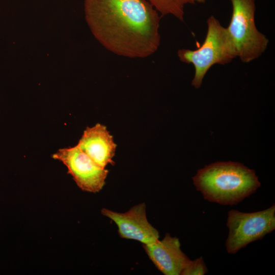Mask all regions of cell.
Instances as JSON below:
<instances>
[{"mask_svg":"<svg viewBox=\"0 0 275 275\" xmlns=\"http://www.w3.org/2000/svg\"><path fill=\"white\" fill-rule=\"evenodd\" d=\"M84 10L92 34L109 51L145 58L158 50L162 16L147 0H85Z\"/></svg>","mask_w":275,"mask_h":275,"instance_id":"obj_1","label":"cell"},{"mask_svg":"<svg viewBox=\"0 0 275 275\" xmlns=\"http://www.w3.org/2000/svg\"><path fill=\"white\" fill-rule=\"evenodd\" d=\"M193 180L205 200L224 205L237 204L261 185L254 170L232 161L206 166L198 170Z\"/></svg>","mask_w":275,"mask_h":275,"instance_id":"obj_2","label":"cell"},{"mask_svg":"<svg viewBox=\"0 0 275 275\" xmlns=\"http://www.w3.org/2000/svg\"><path fill=\"white\" fill-rule=\"evenodd\" d=\"M207 30L202 44L196 50L180 49L177 56L180 61L193 65L195 75L191 85L201 86L203 78L214 65L229 64L237 57L234 44L227 31L214 16L207 20Z\"/></svg>","mask_w":275,"mask_h":275,"instance_id":"obj_3","label":"cell"},{"mask_svg":"<svg viewBox=\"0 0 275 275\" xmlns=\"http://www.w3.org/2000/svg\"><path fill=\"white\" fill-rule=\"evenodd\" d=\"M232 15L227 31L234 44L237 57L244 63L259 58L266 50L269 40L255 24V0H229Z\"/></svg>","mask_w":275,"mask_h":275,"instance_id":"obj_4","label":"cell"},{"mask_svg":"<svg viewBox=\"0 0 275 275\" xmlns=\"http://www.w3.org/2000/svg\"><path fill=\"white\" fill-rule=\"evenodd\" d=\"M229 234L227 251L235 254L250 243L261 239L275 229V204L259 211L242 212L231 210L228 213Z\"/></svg>","mask_w":275,"mask_h":275,"instance_id":"obj_5","label":"cell"},{"mask_svg":"<svg viewBox=\"0 0 275 275\" xmlns=\"http://www.w3.org/2000/svg\"><path fill=\"white\" fill-rule=\"evenodd\" d=\"M52 157L66 166L82 190L95 193L104 186L108 171L96 163L77 145L60 149Z\"/></svg>","mask_w":275,"mask_h":275,"instance_id":"obj_6","label":"cell"},{"mask_svg":"<svg viewBox=\"0 0 275 275\" xmlns=\"http://www.w3.org/2000/svg\"><path fill=\"white\" fill-rule=\"evenodd\" d=\"M101 212L115 223L119 235L122 238L135 240L143 244L159 239L158 231L148 221L144 203L137 204L123 213L106 208H102Z\"/></svg>","mask_w":275,"mask_h":275,"instance_id":"obj_7","label":"cell"},{"mask_svg":"<svg viewBox=\"0 0 275 275\" xmlns=\"http://www.w3.org/2000/svg\"><path fill=\"white\" fill-rule=\"evenodd\" d=\"M143 246L149 259L165 275H181L190 261L181 251L179 239L169 233L161 240Z\"/></svg>","mask_w":275,"mask_h":275,"instance_id":"obj_8","label":"cell"},{"mask_svg":"<svg viewBox=\"0 0 275 275\" xmlns=\"http://www.w3.org/2000/svg\"><path fill=\"white\" fill-rule=\"evenodd\" d=\"M96 163L103 168L113 164L116 144L105 126L97 123L87 127L76 145Z\"/></svg>","mask_w":275,"mask_h":275,"instance_id":"obj_9","label":"cell"},{"mask_svg":"<svg viewBox=\"0 0 275 275\" xmlns=\"http://www.w3.org/2000/svg\"><path fill=\"white\" fill-rule=\"evenodd\" d=\"M161 16L171 15L184 21V8L187 5L194 4V0H147Z\"/></svg>","mask_w":275,"mask_h":275,"instance_id":"obj_10","label":"cell"},{"mask_svg":"<svg viewBox=\"0 0 275 275\" xmlns=\"http://www.w3.org/2000/svg\"><path fill=\"white\" fill-rule=\"evenodd\" d=\"M208 272L206 264L202 257L189 262L183 269L181 275H204Z\"/></svg>","mask_w":275,"mask_h":275,"instance_id":"obj_11","label":"cell"},{"mask_svg":"<svg viewBox=\"0 0 275 275\" xmlns=\"http://www.w3.org/2000/svg\"><path fill=\"white\" fill-rule=\"evenodd\" d=\"M206 0H194L195 2H197L198 3L203 4L205 3Z\"/></svg>","mask_w":275,"mask_h":275,"instance_id":"obj_12","label":"cell"}]
</instances>
